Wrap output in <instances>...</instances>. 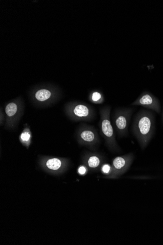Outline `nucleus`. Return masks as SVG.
Instances as JSON below:
<instances>
[{"instance_id":"nucleus-10","label":"nucleus","mask_w":163,"mask_h":245,"mask_svg":"<svg viewBox=\"0 0 163 245\" xmlns=\"http://www.w3.org/2000/svg\"><path fill=\"white\" fill-rule=\"evenodd\" d=\"M61 161L57 158H53L48 160L47 162V166L50 169L56 170L60 168L61 166Z\"/></svg>"},{"instance_id":"nucleus-9","label":"nucleus","mask_w":163,"mask_h":245,"mask_svg":"<svg viewBox=\"0 0 163 245\" xmlns=\"http://www.w3.org/2000/svg\"><path fill=\"white\" fill-rule=\"evenodd\" d=\"M86 163L89 168L95 169L99 167L100 165V159L97 156H91L88 158Z\"/></svg>"},{"instance_id":"nucleus-7","label":"nucleus","mask_w":163,"mask_h":245,"mask_svg":"<svg viewBox=\"0 0 163 245\" xmlns=\"http://www.w3.org/2000/svg\"><path fill=\"white\" fill-rule=\"evenodd\" d=\"M73 113L75 116L79 118H86L90 115V110L86 105L78 104L75 107Z\"/></svg>"},{"instance_id":"nucleus-4","label":"nucleus","mask_w":163,"mask_h":245,"mask_svg":"<svg viewBox=\"0 0 163 245\" xmlns=\"http://www.w3.org/2000/svg\"><path fill=\"white\" fill-rule=\"evenodd\" d=\"M102 115L103 117L101 121V131L107 140V143L112 150L121 151V148L119 147L115 140L113 129L109 119L110 115L108 111L104 113Z\"/></svg>"},{"instance_id":"nucleus-8","label":"nucleus","mask_w":163,"mask_h":245,"mask_svg":"<svg viewBox=\"0 0 163 245\" xmlns=\"http://www.w3.org/2000/svg\"><path fill=\"white\" fill-rule=\"evenodd\" d=\"M51 96V93L48 90L42 89L37 91L35 97L38 101H44L48 99Z\"/></svg>"},{"instance_id":"nucleus-13","label":"nucleus","mask_w":163,"mask_h":245,"mask_svg":"<svg viewBox=\"0 0 163 245\" xmlns=\"http://www.w3.org/2000/svg\"><path fill=\"white\" fill-rule=\"evenodd\" d=\"M111 167L109 164H104L102 167V170L104 173L109 174L111 171Z\"/></svg>"},{"instance_id":"nucleus-1","label":"nucleus","mask_w":163,"mask_h":245,"mask_svg":"<svg viewBox=\"0 0 163 245\" xmlns=\"http://www.w3.org/2000/svg\"><path fill=\"white\" fill-rule=\"evenodd\" d=\"M154 126L152 114L146 111H140L133 119L132 132L143 150L146 147L152 137Z\"/></svg>"},{"instance_id":"nucleus-12","label":"nucleus","mask_w":163,"mask_h":245,"mask_svg":"<svg viewBox=\"0 0 163 245\" xmlns=\"http://www.w3.org/2000/svg\"><path fill=\"white\" fill-rule=\"evenodd\" d=\"M92 98L93 101L98 102L102 98V95L99 92L95 91L92 95Z\"/></svg>"},{"instance_id":"nucleus-6","label":"nucleus","mask_w":163,"mask_h":245,"mask_svg":"<svg viewBox=\"0 0 163 245\" xmlns=\"http://www.w3.org/2000/svg\"><path fill=\"white\" fill-rule=\"evenodd\" d=\"M80 137L83 141L88 144H93L97 140L95 133L89 129H84L82 131L80 134Z\"/></svg>"},{"instance_id":"nucleus-3","label":"nucleus","mask_w":163,"mask_h":245,"mask_svg":"<svg viewBox=\"0 0 163 245\" xmlns=\"http://www.w3.org/2000/svg\"><path fill=\"white\" fill-rule=\"evenodd\" d=\"M134 158V156L132 153L116 157L112 162V178H117L125 173L133 163Z\"/></svg>"},{"instance_id":"nucleus-14","label":"nucleus","mask_w":163,"mask_h":245,"mask_svg":"<svg viewBox=\"0 0 163 245\" xmlns=\"http://www.w3.org/2000/svg\"><path fill=\"white\" fill-rule=\"evenodd\" d=\"M30 135L28 132H24L21 134V138L23 141H29L30 138Z\"/></svg>"},{"instance_id":"nucleus-2","label":"nucleus","mask_w":163,"mask_h":245,"mask_svg":"<svg viewBox=\"0 0 163 245\" xmlns=\"http://www.w3.org/2000/svg\"><path fill=\"white\" fill-rule=\"evenodd\" d=\"M132 112V109H120L115 114L114 123L119 137H125L128 135V127Z\"/></svg>"},{"instance_id":"nucleus-11","label":"nucleus","mask_w":163,"mask_h":245,"mask_svg":"<svg viewBox=\"0 0 163 245\" xmlns=\"http://www.w3.org/2000/svg\"><path fill=\"white\" fill-rule=\"evenodd\" d=\"M17 111V105L14 103H9L5 107V113L8 116H12Z\"/></svg>"},{"instance_id":"nucleus-15","label":"nucleus","mask_w":163,"mask_h":245,"mask_svg":"<svg viewBox=\"0 0 163 245\" xmlns=\"http://www.w3.org/2000/svg\"><path fill=\"white\" fill-rule=\"evenodd\" d=\"M86 168L85 166H80V167L79 168L78 172L80 174H81V175H84V174H86Z\"/></svg>"},{"instance_id":"nucleus-5","label":"nucleus","mask_w":163,"mask_h":245,"mask_svg":"<svg viewBox=\"0 0 163 245\" xmlns=\"http://www.w3.org/2000/svg\"><path fill=\"white\" fill-rule=\"evenodd\" d=\"M132 105H140L143 107L151 109L160 113V107L158 101L153 95L147 93H144L140 95L134 102L132 103Z\"/></svg>"}]
</instances>
